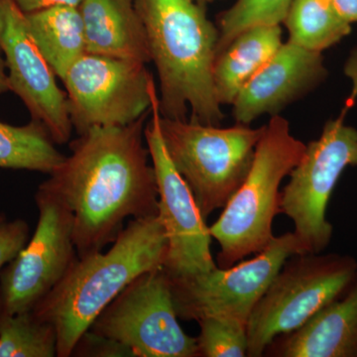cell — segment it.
<instances>
[{
  "instance_id": "obj_29",
  "label": "cell",
  "mask_w": 357,
  "mask_h": 357,
  "mask_svg": "<svg viewBox=\"0 0 357 357\" xmlns=\"http://www.w3.org/2000/svg\"><path fill=\"white\" fill-rule=\"evenodd\" d=\"M195 1L198 2L201 6H206V4L213 3V2L218 1V0H195Z\"/></svg>"
},
{
  "instance_id": "obj_13",
  "label": "cell",
  "mask_w": 357,
  "mask_h": 357,
  "mask_svg": "<svg viewBox=\"0 0 357 357\" xmlns=\"http://www.w3.org/2000/svg\"><path fill=\"white\" fill-rule=\"evenodd\" d=\"M0 48L10 91L24 103L32 121L43 124L56 144L69 142L74 128L67 95L35 43L25 13L13 0H0Z\"/></svg>"
},
{
  "instance_id": "obj_1",
  "label": "cell",
  "mask_w": 357,
  "mask_h": 357,
  "mask_svg": "<svg viewBox=\"0 0 357 357\" xmlns=\"http://www.w3.org/2000/svg\"><path fill=\"white\" fill-rule=\"evenodd\" d=\"M149 112L124 126L89 129L70 143V156L40 187L73 215L77 257L102 251L126 218L159 215L156 175L145 141Z\"/></svg>"
},
{
  "instance_id": "obj_11",
  "label": "cell",
  "mask_w": 357,
  "mask_h": 357,
  "mask_svg": "<svg viewBox=\"0 0 357 357\" xmlns=\"http://www.w3.org/2000/svg\"><path fill=\"white\" fill-rule=\"evenodd\" d=\"M160 119L158 91L154 83L144 135L158 185L159 215L168 241L163 268L169 276L183 278L210 271L218 265L211 255L210 227L167 152Z\"/></svg>"
},
{
  "instance_id": "obj_7",
  "label": "cell",
  "mask_w": 357,
  "mask_h": 357,
  "mask_svg": "<svg viewBox=\"0 0 357 357\" xmlns=\"http://www.w3.org/2000/svg\"><path fill=\"white\" fill-rule=\"evenodd\" d=\"M344 112L326 122L317 140L306 145L299 163L280 192L279 213L292 220L305 253H323L333 238L328 203L347 167L357 166V130L344 123Z\"/></svg>"
},
{
  "instance_id": "obj_12",
  "label": "cell",
  "mask_w": 357,
  "mask_h": 357,
  "mask_svg": "<svg viewBox=\"0 0 357 357\" xmlns=\"http://www.w3.org/2000/svg\"><path fill=\"white\" fill-rule=\"evenodd\" d=\"M35 202L39 218L31 241L0 273V314L32 311L77 258L72 213L40 185Z\"/></svg>"
},
{
  "instance_id": "obj_16",
  "label": "cell",
  "mask_w": 357,
  "mask_h": 357,
  "mask_svg": "<svg viewBox=\"0 0 357 357\" xmlns=\"http://www.w3.org/2000/svg\"><path fill=\"white\" fill-rule=\"evenodd\" d=\"M79 9L88 53L151 62L135 0H83Z\"/></svg>"
},
{
  "instance_id": "obj_17",
  "label": "cell",
  "mask_w": 357,
  "mask_h": 357,
  "mask_svg": "<svg viewBox=\"0 0 357 357\" xmlns=\"http://www.w3.org/2000/svg\"><path fill=\"white\" fill-rule=\"evenodd\" d=\"M282 44L280 25L255 26L237 35L217 56L213 65V86L218 103L232 105Z\"/></svg>"
},
{
  "instance_id": "obj_18",
  "label": "cell",
  "mask_w": 357,
  "mask_h": 357,
  "mask_svg": "<svg viewBox=\"0 0 357 357\" xmlns=\"http://www.w3.org/2000/svg\"><path fill=\"white\" fill-rule=\"evenodd\" d=\"M25 15L35 43L62 81L70 66L86 53L84 21L79 7L53 6Z\"/></svg>"
},
{
  "instance_id": "obj_19",
  "label": "cell",
  "mask_w": 357,
  "mask_h": 357,
  "mask_svg": "<svg viewBox=\"0 0 357 357\" xmlns=\"http://www.w3.org/2000/svg\"><path fill=\"white\" fill-rule=\"evenodd\" d=\"M65 158L41 122L16 126L0 121V169L50 175Z\"/></svg>"
},
{
  "instance_id": "obj_22",
  "label": "cell",
  "mask_w": 357,
  "mask_h": 357,
  "mask_svg": "<svg viewBox=\"0 0 357 357\" xmlns=\"http://www.w3.org/2000/svg\"><path fill=\"white\" fill-rule=\"evenodd\" d=\"M293 0H236L218 20L217 56L244 30L255 26L280 25ZM217 58V57H215Z\"/></svg>"
},
{
  "instance_id": "obj_21",
  "label": "cell",
  "mask_w": 357,
  "mask_h": 357,
  "mask_svg": "<svg viewBox=\"0 0 357 357\" xmlns=\"http://www.w3.org/2000/svg\"><path fill=\"white\" fill-rule=\"evenodd\" d=\"M56 328L33 311L0 314V357L57 356Z\"/></svg>"
},
{
  "instance_id": "obj_30",
  "label": "cell",
  "mask_w": 357,
  "mask_h": 357,
  "mask_svg": "<svg viewBox=\"0 0 357 357\" xmlns=\"http://www.w3.org/2000/svg\"><path fill=\"white\" fill-rule=\"evenodd\" d=\"M4 220H6L4 215H0V222H4Z\"/></svg>"
},
{
  "instance_id": "obj_14",
  "label": "cell",
  "mask_w": 357,
  "mask_h": 357,
  "mask_svg": "<svg viewBox=\"0 0 357 357\" xmlns=\"http://www.w3.org/2000/svg\"><path fill=\"white\" fill-rule=\"evenodd\" d=\"M328 77L321 53L287 42L236 96L234 116L249 126L263 114L277 115L306 96Z\"/></svg>"
},
{
  "instance_id": "obj_24",
  "label": "cell",
  "mask_w": 357,
  "mask_h": 357,
  "mask_svg": "<svg viewBox=\"0 0 357 357\" xmlns=\"http://www.w3.org/2000/svg\"><path fill=\"white\" fill-rule=\"evenodd\" d=\"M29 237V227L23 220L0 222V273L6 264L24 248Z\"/></svg>"
},
{
  "instance_id": "obj_15",
  "label": "cell",
  "mask_w": 357,
  "mask_h": 357,
  "mask_svg": "<svg viewBox=\"0 0 357 357\" xmlns=\"http://www.w3.org/2000/svg\"><path fill=\"white\" fill-rule=\"evenodd\" d=\"M271 357H357V273L340 297L295 332L275 338Z\"/></svg>"
},
{
  "instance_id": "obj_10",
  "label": "cell",
  "mask_w": 357,
  "mask_h": 357,
  "mask_svg": "<svg viewBox=\"0 0 357 357\" xmlns=\"http://www.w3.org/2000/svg\"><path fill=\"white\" fill-rule=\"evenodd\" d=\"M73 128L124 126L149 112L153 75L139 61L84 53L62 79Z\"/></svg>"
},
{
  "instance_id": "obj_3",
  "label": "cell",
  "mask_w": 357,
  "mask_h": 357,
  "mask_svg": "<svg viewBox=\"0 0 357 357\" xmlns=\"http://www.w3.org/2000/svg\"><path fill=\"white\" fill-rule=\"evenodd\" d=\"M146 30L151 62L159 77L160 112L220 126L223 119L213 86L218 28L206 6L195 0H135Z\"/></svg>"
},
{
  "instance_id": "obj_28",
  "label": "cell",
  "mask_w": 357,
  "mask_h": 357,
  "mask_svg": "<svg viewBox=\"0 0 357 357\" xmlns=\"http://www.w3.org/2000/svg\"><path fill=\"white\" fill-rule=\"evenodd\" d=\"M8 91H10V89H9L8 77H7L6 60L0 48V96Z\"/></svg>"
},
{
  "instance_id": "obj_5",
  "label": "cell",
  "mask_w": 357,
  "mask_h": 357,
  "mask_svg": "<svg viewBox=\"0 0 357 357\" xmlns=\"http://www.w3.org/2000/svg\"><path fill=\"white\" fill-rule=\"evenodd\" d=\"M169 156L194 195L203 217L225 208L246 178L265 126L231 128L171 119L161 115Z\"/></svg>"
},
{
  "instance_id": "obj_2",
  "label": "cell",
  "mask_w": 357,
  "mask_h": 357,
  "mask_svg": "<svg viewBox=\"0 0 357 357\" xmlns=\"http://www.w3.org/2000/svg\"><path fill=\"white\" fill-rule=\"evenodd\" d=\"M168 241L160 215L132 218L107 252L77 258L32 310L57 332V356H73L96 319L141 274L163 267Z\"/></svg>"
},
{
  "instance_id": "obj_27",
  "label": "cell",
  "mask_w": 357,
  "mask_h": 357,
  "mask_svg": "<svg viewBox=\"0 0 357 357\" xmlns=\"http://www.w3.org/2000/svg\"><path fill=\"white\" fill-rule=\"evenodd\" d=\"M335 7L347 22H357V0H333Z\"/></svg>"
},
{
  "instance_id": "obj_8",
  "label": "cell",
  "mask_w": 357,
  "mask_h": 357,
  "mask_svg": "<svg viewBox=\"0 0 357 357\" xmlns=\"http://www.w3.org/2000/svg\"><path fill=\"white\" fill-rule=\"evenodd\" d=\"M178 319L170 277L160 267L131 282L89 331L135 357H199L197 337L187 335Z\"/></svg>"
},
{
  "instance_id": "obj_9",
  "label": "cell",
  "mask_w": 357,
  "mask_h": 357,
  "mask_svg": "<svg viewBox=\"0 0 357 357\" xmlns=\"http://www.w3.org/2000/svg\"><path fill=\"white\" fill-rule=\"evenodd\" d=\"M294 232L275 236L255 258L229 268L215 267L204 273L170 277L178 319L198 321L206 317H223L248 325L251 312L289 257L304 255Z\"/></svg>"
},
{
  "instance_id": "obj_26",
  "label": "cell",
  "mask_w": 357,
  "mask_h": 357,
  "mask_svg": "<svg viewBox=\"0 0 357 357\" xmlns=\"http://www.w3.org/2000/svg\"><path fill=\"white\" fill-rule=\"evenodd\" d=\"M13 2L22 13L28 14L53 6H70L79 7L83 0H13Z\"/></svg>"
},
{
  "instance_id": "obj_20",
  "label": "cell",
  "mask_w": 357,
  "mask_h": 357,
  "mask_svg": "<svg viewBox=\"0 0 357 357\" xmlns=\"http://www.w3.org/2000/svg\"><path fill=\"white\" fill-rule=\"evenodd\" d=\"M283 23L289 42L319 53L351 33V23L340 15L333 0H293Z\"/></svg>"
},
{
  "instance_id": "obj_25",
  "label": "cell",
  "mask_w": 357,
  "mask_h": 357,
  "mask_svg": "<svg viewBox=\"0 0 357 357\" xmlns=\"http://www.w3.org/2000/svg\"><path fill=\"white\" fill-rule=\"evenodd\" d=\"M75 352L84 356H132L128 349L109 338L86 332L75 347Z\"/></svg>"
},
{
  "instance_id": "obj_23",
  "label": "cell",
  "mask_w": 357,
  "mask_h": 357,
  "mask_svg": "<svg viewBox=\"0 0 357 357\" xmlns=\"http://www.w3.org/2000/svg\"><path fill=\"white\" fill-rule=\"evenodd\" d=\"M199 357L248 356V325L223 317L199 319Z\"/></svg>"
},
{
  "instance_id": "obj_6",
  "label": "cell",
  "mask_w": 357,
  "mask_h": 357,
  "mask_svg": "<svg viewBox=\"0 0 357 357\" xmlns=\"http://www.w3.org/2000/svg\"><path fill=\"white\" fill-rule=\"evenodd\" d=\"M357 273L354 256L304 253L289 257L257 303L248 323V357L295 332L347 290Z\"/></svg>"
},
{
  "instance_id": "obj_4",
  "label": "cell",
  "mask_w": 357,
  "mask_h": 357,
  "mask_svg": "<svg viewBox=\"0 0 357 357\" xmlns=\"http://www.w3.org/2000/svg\"><path fill=\"white\" fill-rule=\"evenodd\" d=\"M305 150L306 144L294 137L288 121L273 115L256 146L248 176L210 227L211 237L220 245L218 267L234 266L271 243L282 181L299 163Z\"/></svg>"
}]
</instances>
